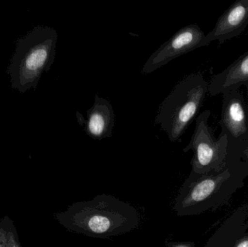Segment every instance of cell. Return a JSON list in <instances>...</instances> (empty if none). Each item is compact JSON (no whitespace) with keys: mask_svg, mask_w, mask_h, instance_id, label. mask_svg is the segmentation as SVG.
<instances>
[{"mask_svg":"<svg viewBox=\"0 0 248 247\" xmlns=\"http://www.w3.org/2000/svg\"><path fill=\"white\" fill-rule=\"evenodd\" d=\"M208 94V82L201 73L188 75L164 99L155 118L172 142L180 141Z\"/></svg>","mask_w":248,"mask_h":247,"instance_id":"obj_4","label":"cell"},{"mask_svg":"<svg viewBox=\"0 0 248 247\" xmlns=\"http://www.w3.org/2000/svg\"><path fill=\"white\" fill-rule=\"evenodd\" d=\"M248 83V52H246L211 78L208 82V94L210 96L224 94L239 90Z\"/></svg>","mask_w":248,"mask_h":247,"instance_id":"obj_11","label":"cell"},{"mask_svg":"<svg viewBox=\"0 0 248 247\" xmlns=\"http://www.w3.org/2000/svg\"><path fill=\"white\" fill-rule=\"evenodd\" d=\"M205 247H248V203L240 206L223 222Z\"/></svg>","mask_w":248,"mask_h":247,"instance_id":"obj_9","label":"cell"},{"mask_svg":"<svg viewBox=\"0 0 248 247\" xmlns=\"http://www.w3.org/2000/svg\"><path fill=\"white\" fill-rule=\"evenodd\" d=\"M78 123L87 135L95 140L112 137L115 123L113 106L106 99L96 95L93 107L87 112V119L77 113Z\"/></svg>","mask_w":248,"mask_h":247,"instance_id":"obj_10","label":"cell"},{"mask_svg":"<svg viewBox=\"0 0 248 247\" xmlns=\"http://www.w3.org/2000/svg\"><path fill=\"white\" fill-rule=\"evenodd\" d=\"M248 178V160L227 158L219 172L198 174L191 171L175 199L173 210L178 216H197L227 204L245 185Z\"/></svg>","mask_w":248,"mask_h":247,"instance_id":"obj_1","label":"cell"},{"mask_svg":"<svg viewBox=\"0 0 248 247\" xmlns=\"http://www.w3.org/2000/svg\"><path fill=\"white\" fill-rule=\"evenodd\" d=\"M55 218L70 232L100 239L125 234L141 223L134 206L109 194L74 203L65 211L55 213Z\"/></svg>","mask_w":248,"mask_h":247,"instance_id":"obj_2","label":"cell"},{"mask_svg":"<svg viewBox=\"0 0 248 247\" xmlns=\"http://www.w3.org/2000/svg\"><path fill=\"white\" fill-rule=\"evenodd\" d=\"M205 36V33L198 25H188L182 28L152 54L143 66L141 73H150L170 61L201 48Z\"/></svg>","mask_w":248,"mask_h":247,"instance_id":"obj_7","label":"cell"},{"mask_svg":"<svg viewBox=\"0 0 248 247\" xmlns=\"http://www.w3.org/2000/svg\"><path fill=\"white\" fill-rule=\"evenodd\" d=\"M210 110H205L198 116L195 131L190 142L183 152H193L191 160L192 172L207 174L221 171L227 163L228 140L226 135L216 138L208 120Z\"/></svg>","mask_w":248,"mask_h":247,"instance_id":"obj_5","label":"cell"},{"mask_svg":"<svg viewBox=\"0 0 248 247\" xmlns=\"http://www.w3.org/2000/svg\"><path fill=\"white\" fill-rule=\"evenodd\" d=\"M248 26V0L233 3L217 20L214 29L205 34L201 47L218 41L219 44L240 36Z\"/></svg>","mask_w":248,"mask_h":247,"instance_id":"obj_8","label":"cell"},{"mask_svg":"<svg viewBox=\"0 0 248 247\" xmlns=\"http://www.w3.org/2000/svg\"><path fill=\"white\" fill-rule=\"evenodd\" d=\"M219 124L220 134L226 135L228 140L227 157L243 158L248 147V110L247 100L240 90L223 94Z\"/></svg>","mask_w":248,"mask_h":247,"instance_id":"obj_6","label":"cell"},{"mask_svg":"<svg viewBox=\"0 0 248 247\" xmlns=\"http://www.w3.org/2000/svg\"><path fill=\"white\" fill-rule=\"evenodd\" d=\"M165 247H195V244L192 242H170Z\"/></svg>","mask_w":248,"mask_h":247,"instance_id":"obj_13","label":"cell"},{"mask_svg":"<svg viewBox=\"0 0 248 247\" xmlns=\"http://www.w3.org/2000/svg\"><path fill=\"white\" fill-rule=\"evenodd\" d=\"M0 247H23L14 222L8 216L0 218Z\"/></svg>","mask_w":248,"mask_h":247,"instance_id":"obj_12","label":"cell"},{"mask_svg":"<svg viewBox=\"0 0 248 247\" xmlns=\"http://www.w3.org/2000/svg\"><path fill=\"white\" fill-rule=\"evenodd\" d=\"M245 87H246V91H247V104H248V84H246V85H245ZM243 158H244L245 160H248V149H246V151H245L244 155H243Z\"/></svg>","mask_w":248,"mask_h":247,"instance_id":"obj_14","label":"cell"},{"mask_svg":"<svg viewBox=\"0 0 248 247\" xmlns=\"http://www.w3.org/2000/svg\"><path fill=\"white\" fill-rule=\"evenodd\" d=\"M58 36L55 29L38 26L17 41L7 69L13 89L20 93L36 89L42 74L55 61Z\"/></svg>","mask_w":248,"mask_h":247,"instance_id":"obj_3","label":"cell"}]
</instances>
